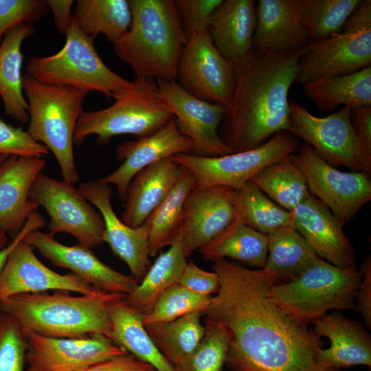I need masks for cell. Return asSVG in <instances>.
I'll return each mask as SVG.
<instances>
[{"instance_id":"1","label":"cell","mask_w":371,"mask_h":371,"mask_svg":"<svg viewBox=\"0 0 371 371\" xmlns=\"http://www.w3.org/2000/svg\"><path fill=\"white\" fill-rule=\"evenodd\" d=\"M212 261L220 286L203 316L228 334L229 371H343L318 366L322 337L273 299L274 275L225 258Z\"/></svg>"},{"instance_id":"2","label":"cell","mask_w":371,"mask_h":371,"mask_svg":"<svg viewBox=\"0 0 371 371\" xmlns=\"http://www.w3.org/2000/svg\"><path fill=\"white\" fill-rule=\"evenodd\" d=\"M309 44L282 55L253 49L233 66L235 87L225 106L220 136L234 153L255 148L274 135L287 132L289 92L296 81L300 59Z\"/></svg>"},{"instance_id":"3","label":"cell","mask_w":371,"mask_h":371,"mask_svg":"<svg viewBox=\"0 0 371 371\" xmlns=\"http://www.w3.org/2000/svg\"><path fill=\"white\" fill-rule=\"evenodd\" d=\"M126 295L98 291L74 296L66 291L14 295L0 301V310L30 330L54 338H87L95 335L111 340L109 304Z\"/></svg>"},{"instance_id":"4","label":"cell","mask_w":371,"mask_h":371,"mask_svg":"<svg viewBox=\"0 0 371 371\" xmlns=\"http://www.w3.org/2000/svg\"><path fill=\"white\" fill-rule=\"evenodd\" d=\"M132 21L115 43L117 56L135 78L176 80L187 41L174 0H129Z\"/></svg>"},{"instance_id":"5","label":"cell","mask_w":371,"mask_h":371,"mask_svg":"<svg viewBox=\"0 0 371 371\" xmlns=\"http://www.w3.org/2000/svg\"><path fill=\"white\" fill-rule=\"evenodd\" d=\"M29 117L27 131L54 155L63 180L76 183L74 135L87 91L38 81L23 75Z\"/></svg>"},{"instance_id":"6","label":"cell","mask_w":371,"mask_h":371,"mask_svg":"<svg viewBox=\"0 0 371 371\" xmlns=\"http://www.w3.org/2000/svg\"><path fill=\"white\" fill-rule=\"evenodd\" d=\"M65 35V45L56 53L28 60L27 74L43 83L97 91L113 98L133 87V81L104 63L95 48L94 38L81 31L73 14Z\"/></svg>"},{"instance_id":"7","label":"cell","mask_w":371,"mask_h":371,"mask_svg":"<svg viewBox=\"0 0 371 371\" xmlns=\"http://www.w3.org/2000/svg\"><path fill=\"white\" fill-rule=\"evenodd\" d=\"M133 82L131 89L114 98L112 105L81 113L74 131V145L81 146L90 135L97 136L98 145L122 135L141 138L156 132L174 117L151 78H135Z\"/></svg>"},{"instance_id":"8","label":"cell","mask_w":371,"mask_h":371,"mask_svg":"<svg viewBox=\"0 0 371 371\" xmlns=\"http://www.w3.org/2000/svg\"><path fill=\"white\" fill-rule=\"evenodd\" d=\"M361 278L356 268L341 269L320 258L291 280L273 284L269 293L281 307L308 325L330 310L356 308Z\"/></svg>"},{"instance_id":"9","label":"cell","mask_w":371,"mask_h":371,"mask_svg":"<svg viewBox=\"0 0 371 371\" xmlns=\"http://www.w3.org/2000/svg\"><path fill=\"white\" fill-rule=\"evenodd\" d=\"M371 65V1H363L337 34L311 41L298 63L296 81L356 72Z\"/></svg>"},{"instance_id":"10","label":"cell","mask_w":371,"mask_h":371,"mask_svg":"<svg viewBox=\"0 0 371 371\" xmlns=\"http://www.w3.org/2000/svg\"><path fill=\"white\" fill-rule=\"evenodd\" d=\"M297 137L283 131L255 148L218 157L179 154L173 159L188 170L196 187L223 186L238 190L258 172L295 153Z\"/></svg>"},{"instance_id":"11","label":"cell","mask_w":371,"mask_h":371,"mask_svg":"<svg viewBox=\"0 0 371 371\" xmlns=\"http://www.w3.org/2000/svg\"><path fill=\"white\" fill-rule=\"evenodd\" d=\"M30 199L46 210L52 234L68 233L91 249L104 243L100 213L71 182L58 181L41 172L32 186Z\"/></svg>"},{"instance_id":"12","label":"cell","mask_w":371,"mask_h":371,"mask_svg":"<svg viewBox=\"0 0 371 371\" xmlns=\"http://www.w3.org/2000/svg\"><path fill=\"white\" fill-rule=\"evenodd\" d=\"M291 157L303 172L309 192L342 226L371 200V180L362 172L339 170L305 142Z\"/></svg>"},{"instance_id":"13","label":"cell","mask_w":371,"mask_h":371,"mask_svg":"<svg viewBox=\"0 0 371 371\" xmlns=\"http://www.w3.org/2000/svg\"><path fill=\"white\" fill-rule=\"evenodd\" d=\"M351 111V108L343 106L320 117L299 104L290 102L287 132L304 139L331 166L362 172L359 147L350 119Z\"/></svg>"},{"instance_id":"14","label":"cell","mask_w":371,"mask_h":371,"mask_svg":"<svg viewBox=\"0 0 371 371\" xmlns=\"http://www.w3.org/2000/svg\"><path fill=\"white\" fill-rule=\"evenodd\" d=\"M177 83L194 97L227 106L235 87L233 65L213 44L207 30L191 34L177 67Z\"/></svg>"},{"instance_id":"15","label":"cell","mask_w":371,"mask_h":371,"mask_svg":"<svg viewBox=\"0 0 371 371\" xmlns=\"http://www.w3.org/2000/svg\"><path fill=\"white\" fill-rule=\"evenodd\" d=\"M159 95L173 114L177 129L192 144V155L218 157L234 153L222 139L218 127L225 106L200 100L176 80H157Z\"/></svg>"},{"instance_id":"16","label":"cell","mask_w":371,"mask_h":371,"mask_svg":"<svg viewBox=\"0 0 371 371\" xmlns=\"http://www.w3.org/2000/svg\"><path fill=\"white\" fill-rule=\"evenodd\" d=\"M26 342L25 371H84L89 367L127 353L109 338H54L23 330Z\"/></svg>"},{"instance_id":"17","label":"cell","mask_w":371,"mask_h":371,"mask_svg":"<svg viewBox=\"0 0 371 371\" xmlns=\"http://www.w3.org/2000/svg\"><path fill=\"white\" fill-rule=\"evenodd\" d=\"M237 214L236 190L223 186L195 187L185 201L178 233L185 257L211 241Z\"/></svg>"},{"instance_id":"18","label":"cell","mask_w":371,"mask_h":371,"mask_svg":"<svg viewBox=\"0 0 371 371\" xmlns=\"http://www.w3.org/2000/svg\"><path fill=\"white\" fill-rule=\"evenodd\" d=\"M23 241L54 266L70 270L98 290L127 295L139 284L132 276L120 273L100 261L91 249L79 243L62 244L49 232L35 229Z\"/></svg>"},{"instance_id":"19","label":"cell","mask_w":371,"mask_h":371,"mask_svg":"<svg viewBox=\"0 0 371 371\" xmlns=\"http://www.w3.org/2000/svg\"><path fill=\"white\" fill-rule=\"evenodd\" d=\"M78 190L100 213L104 224V242L127 265L132 276L139 283L150 267L148 223L145 221L137 228L123 223L112 207L109 184L88 181L80 184Z\"/></svg>"},{"instance_id":"20","label":"cell","mask_w":371,"mask_h":371,"mask_svg":"<svg viewBox=\"0 0 371 371\" xmlns=\"http://www.w3.org/2000/svg\"><path fill=\"white\" fill-rule=\"evenodd\" d=\"M66 291L80 295L100 290L73 273L60 274L43 264L34 248L21 240L11 251L0 274V301L24 293Z\"/></svg>"},{"instance_id":"21","label":"cell","mask_w":371,"mask_h":371,"mask_svg":"<svg viewBox=\"0 0 371 371\" xmlns=\"http://www.w3.org/2000/svg\"><path fill=\"white\" fill-rule=\"evenodd\" d=\"M192 153V144L180 133L174 117L153 134L118 145L117 158L122 164L98 181L114 184L119 198L124 201L128 184L138 172L163 159Z\"/></svg>"},{"instance_id":"22","label":"cell","mask_w":371,"mask_h":371,"mask_svg":"<svg viewBox=\"0 0 371 371\" xmlns=\"http://www.w3.org/2000/svg\"><path fill=\"white\" fill-rule=\"evenodd\" d=\"M292 226L322 259L341 269L355 268V256L343 226L330 210L310 194L292 212Z\"/></svg>"},{"instance_id":"23","label":"cell","mask_w":371,"mask_h":371,"mask_svg":"<svg viewBox=\"0 0 371 371\" xmlns=\"http://www.w3.org/2000/svg\"><path fill=\"white\" fill-rule=\"evenodd\" d=\"M45 165L43 157L16 155L0 164V233L14 238L36 211L30 192Z\"/></svg>"},{"instance_id":"24","label":"cell","mask_w":371,"mask_h":371,"mask_svg":"<svg viewBox=\"0 0 371 371\" xmlns=\"http://www.w3.org/2000/svg\"><path fill=\"white\" fill-rule=\"evenodd\" d=\"M253 49L268 55L297 52L311 41L301 23L295 0H259Z\"/></svg>"},{"instance_id":"25","label":"cell","mask_w":371,"mask_h":371,"mask_svg":"<svg viewBox=\"0 0 371 371\" xmlns=\"http://www.w3.org/2000/svg\"><path fill=\"white\" fill-rule=\"evenodd\" d=\"M313 324L317 335L327 337L330 343L328 348H322L318 354L317 363L319 367H371V337L360 323L336 312L326 313Z\"/></svg>"},{"instance_id":"26","label":"cell","mask_w":371,"mask_h":371,"mask_svg":"<svg viewBox=\"0 0 371 371\" xmlns=\"http://www.w3.org/2000/svg\"><path fill=\"white\" fill-rule=\"evenodd\" d=\"M256 13L254 0H225L210 17L207 32L212 41L233 66L253 50Z\"/></svg>"},{"instance_id":"27","label":"cell","mask_w":371,"mask_h":371,"mask_svg":"<svg viewBox=\"0 0 371 371\" xmlns=\"http://www.w3.org/2000/svg\"><path fill=\"white\" fill-rule=\"evenodd\" d=\"M181 169L170 157L138 172L127 188L122 222L132 228L142 225L172 191Z\"/></svg>"},{"instance_id":"28","label":"cell","mask_w":371,"mask_h":371,"mask_svg":"<svg viewBox=\"0 0 371 371\" xmlns=\"http://www.w3.org/2000/svg\"><path fill=\"white\" fill-rule=\"evenodd\" d=\"M35 31L34 25L16 26L4 35L0 45V96L5 113L21 124L29 121L21 74V46Z\"/></svg>"},{"instance_id":"29","label":"cell","mask_w":371,"mask_h":371,"mask_svg":"<svg viewBox=\"0 0 371 371\" xmlns=\"http://www.w3.org/2000/svg\"><path fill=\"white\" fill-rule=\"evenodd\" d=\"M108 313L112 325V341L148 363L157 371H175L147 333L143 323L144 315L130 306L126 297L111 302Z\"/></svg>"},{"instance_id":"30","label":"cell","mask_w":371,"mask_h":371,"mask_svg":"<svg viewBox=\"0 0 371 371\" xmlns=\"http://www.w3.org/2000/svg\"><path fill=\"white\" fill-rule=\"evenodd\" d=\"M303 86L305 95L323 111L338 106H371V67L354 73L324 77Z\"/></svg>"},{"instance_id":"31","label":"cell","mask_w":371,"mask_h":371,"mask_svg":"<svg viewBox=\"0 0 371 371\" xmlns=\"http://www.w3.org/2000/svg\"><path fill=\"white\" fill-rule=\"evenodd\" d=\"M199 251L205 260L230 258L262 269L267 257L268 235L247 226L237 214Z\"/></svg>"},{"instance_id":"32","label":"cell","mask_w":371,"mask_h":371,"mask_svg":"<svg viewBox=\"0 0 371 371\" xmlns=\"http://www.w3.org/2000/svg\"><path fill=\"white\" fill-rule=\"evenodd\" d=\"M178 236L161 254L141 282L126 296L127 303L144 315L148 313L161 294L177 284L187 265Z\"/></svg>"},{"instance_id":"33","label":"cell","mask_w":371,"mask_h":371,"mask_svg":"<svg viewBox=\"0 0 371 371\" xmlns=\"http://www.w3.org/2000/svg\"><path fill=\"white\" fill-rule=\"evenodd\" d=\"M320 258L292 225L268 234V251L264 267L279 280L296 277Z\"/></svg>"},{"instance_id":"34","label":"cell","mask_w":371,"mask_h":371,"mask_svg":"<svg viewBox=\"0 0 371 371\" xmlns=\"http://www.w3.org/2000/svg\"><path fill=\"white\" fill-rule=\"evenodd\" d=\"M75 21L87 36H105L113 44L129 29L132 14L127 0H78L73 14Z\"/></svg>"},{"instance_id":"35","label":"cell","mask_w":371,"mask_h":371,"mask_svg":"<svg viewBox=\"0 0 371 371\" xmlns=\"http://www.w3.org/2000/svg\"><path fill=\"white\" fill-rule=\"evenodd\" d=\"M181 168V175L172 191L146 221L149 225L150 256L157 255L164 247L171 245L178 236L185 201L196 187L192 173Z\"/></svg>"},{"instance_id":"36","label":"cell","mask_w":371,"mask_h":371,"mask_svg":"<svg viewBox=\"0 0 371 371\" xmlns=\"http://www.w3.org/2000/svg\"><path fill=\"white\" fill-rule=\"evenodd\" d=\"M202 316L203 312H192L170 322L144 325L158 350L174 367L202 339Z\"/></svg>"},{"instance_id":"37","label":"cell","mask_w":371,"mask_h":371,"mask_svg":"<svg viewBox=\"0 0 371 371\" xmlns=\"http://www.w3.org/2000/svg\"><path fill=\"white\" fill-rule=\"evenodd\" d=\"M291 156L265 167L250 180L269 199L289 212L310 194L305 177Z\"/></svg>"},{"instance_id":"38","label":"cell","mask_w":371,"mask_h":371,"mask_svg":"<svg viewBox=\"0 0 371 371\" xmlns=\"http://www.w3.org/2000/svg\"><path fill=\"white\" fill-rule=\"evenodd\" d=\"M360 0H295L297 16L311 41L339 32L361 4Z\"/></svg>"},{"instance_id":"39","label":"cell","mask_w":371,"mask_h":371,"mask_svg":"<svg viewBox=\"0 0 371 371\" xmlns=\"http://www.w3.org/2000/svg\"><path fill=\"white\" fill-rule=\"evenodd\" d=\"M238 215L247 226L261 233L292 225V214L269 199L250 181L236 190Z\"/></svg>"},{"instance_id":"40","label":"cell","mask_w":371,"mask_h":371,"mask_svg":"<svg viewBox=\"0 0 371 371\" xmlns=\"http://www.w3.org/2000/svg\"><path fill=\"white\" fill-rule=\"evenodd\" d=\"M205 333L197 346L175 366V371H223L229 337L219 324L205 320Z\"/></svg>"},{"instance_id":"41","label":"cell","mask_w":371,"mask_h":371,"mask_svg":"<svg viewBox=\"0 0 371 371\" xmlns=\"http://www.w3.org/2000/svg\"><path fill=\"white\" fill-rule=\"evenodd\" d=\"M211 295L194 293L179 284L165 291L151 311L144 315V324L174 320L192 312H203L210 305Z\"/></svg>"},{"instance_id":"42","label":"cell","mask_w":371,"mask_h":371,"mask_svg":"<svg viewBox=\"0 0 371 371\" xmlns=\"http://www.w3.org/2000/svg\"><path fill=\"white\" fill-rule=\"evenodd\" d=\"M27 342L22 329L0 310V371H25Z\"/></svg>"},{"instance_id":"43","label":"cell","mask_w":371,"mask_h":371,"mask_svg":"<svg viewBox=\"0 0 371 371\" xmlns=\"http://www.w3.org/2000/svg\"><path fill=\"white\" fill-rule=\"evenodd\" d=\"M48 9L41 0H0V42L13 27L39 21Z\"/></svg>"},{"instance_id":"44","label":"cell","mask_w":371,"mask_h":371,"mask_svg":"<svg viewBox=\"0 0 371 371\" xmlns=\"http://www.w3.org/2000/svg\"><path fill=\"white\" fill-rule=\"evenodd\" d=\"M49 152L47 147L35 141L27 131L6 123L0 117V155L43 157Z\"/></svg>"},{"instance_id":"45","label":"cell","mask_w":371,"mask_h":371,"mask_svg":"<svg viewBox=\"0 0 371 371\" xmlns=\"http://www.w3.org/2000/svg\"><path fill=\"white\" fill-rule=\"evenodd\" d=\"M223 0H177V12L185 33L207 30L210 17Z\"/></svg>"},{"instance_id":"46","label":"cell","mask_w":371,"mask_h":371,"mask_svg":"<svg viewBox=\"0 0 371 371\" xmlns=\"http://www.w3.org/2000/svg\"><path fill=\"white\" fill-rule=\"evenodd\" d=\"M350 119L359 147L362 172L370 178L371 106L352 109Z\"/></svg>"},{"instance_id":"47","label":"cell","mask_w":371,"mask_h":371,"mask_svg":"<svg viewBox=\"0 0 371 371\" xmlns=\"http://www.w3.org/2000/svg\"><path fill=\"white\" fill-rule=\"evenodd\" d=\"M178 284L187 289L204 295L216 293L220 281L214 271H206L194 262L187 263Z\"/></svg>"},{"instance_id":"48","label":"cell","mask_w":371,"mask_h":371,"mask_svg":"<svg viewBox=\"0 0 371 371\" xmlns=\"http://www.w3.org/2000/svg\"><path fill=\"white\" fill-rule=\"evenodd\" d=\"M361 281L355 295L359 310L367 328H371V257L365 258L359 268Z\"/></svg>"},{"instance_id":"49","label":"cell","mask_w":371,"mask_h":371,"mask_svg":"<svg viewBox=\"0 0 371 371\" xmlns=\"http://www.w3.org/2000/svg\"><path fill=\"white\" fill-rule=\"evenodd\" d=\"M84 371H157L145 362L131 353L115 356L95 363Z\"/></svg>"},{"instance_id":"50","label":"cell","mask_w":371,"mask_h":371,"mask_svg":"<svg viewBox=\"0 0 371 371\" xmlns=\"http://www.w3.org/2000/svg\"><path fill=\"white\" fill-rule=\"evenodd\" d=\"M45 223V222L43 216L38 212H34L29 217L18 235L14 238H12V240L10 241L5 247L0 249V274L9 255L16 245L23 240L31 232L43 227Z\"/></svg>"},{"instance_id":"51","label":"cell","mask_w":371,"mask_h":371,"mask_svg":"<svg viewBox=\"0 0 371 371\" xmlns=\"http://www.w3.org/2000/svg\"><path fill=\"white\" fill-rule=\"evenodd\" d=\"M53 14L56 30L65 34L71 18V10L73 0H47L45 1Z\"/></svg>"},{"instance_id":"52","label":"cell","mask_w":371,"mask_h":371,"mask_svg":"<svg viewBox=\"0 0 371 371\" xmlns=\"http://www.w3.org/2000/svg\"><path fill=\"white\" fill-rule=\"evenodd\" d=\"M8 236L5 233H0V249L5 247L9 241Z\"/></svg>"},{"instance_id":"53","label":"cell","mask_w":371,"mask_h":371,"mask_svg":"<svg viewBox=\"0 0 371 371\" xmlns=\"http://www.w3.org/2000/svg\"><path fill=\"white\" fill-rule=\"evenodd\" d=\"M8 155H0V164L8 157Z\"/></svg>"}]
</instances>
